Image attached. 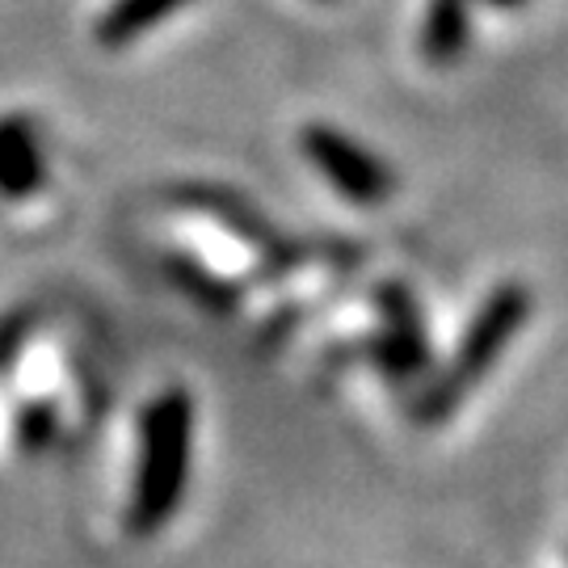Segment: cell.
<instances>
[{"instance_id":"1","label":"cell","mask_w":568,"mask_h":568,"mask_svg":"<svg viewBox=\"0 0 568 568\" xmlns=\"http://www.w3.org/2000/svg\"><path fill=\"white\" fill-rule=\"evenodd\" d=\"M304 152L307 161L316 164L349 203L371 206V203H384L387 194H392V173L366 152L363 143L342 135L337 126H325V122L304 126Z\"/></svg>"},{"instance_id":"2","label":"cell","mask_w":568,"mask_h":568,"mask_svg":"<svg viewBox=\"0 0 568 568\" xmlns=\"http://www.w3.org/2000/svg\"><path fill=\"white\" fill-rule=\"evenodd\" d=\"M471 42V4L467 0H429L422 21V55L434 68H450Z\"/></svg>"},{"instance_id":"3","label":"cell","mask_w":568,"mask_h":568,"mask_svg":"<svg viewBox=\"0 0 568 568\" xmlns=\"http://www.w3.org/2000/svg\"><path fill=\"white\" fill-rule=\"evenodd\" d=\"M39 135L34 126L18 114L0 119V190L4 194H26L30 185H39Z\"/></svg>"},{"instance_id":"4","label":"cell","mask_w":568,"mask_h":568,"mask_svg":"<svg viewBox=\"0 0 568 568\" xmlns=\"http://www.w3.org/2000/svg\"><path fill=\"white\" fill-rule=\"evenodd\" d=\"M182 4L185 0H119L102 18V26H98V39L105 47H122V42L140 39L148 26L164 21L173 9H182Z\"/></svg>"},{"instance_id":"5","label":"cell","mask_w":568,"mask_h":568,"mask_svg":"<svg viewBox=\"0 0 568 568\" xmlns=\"http://www.w3.org/2000/svg\"><path fill=\"white\" fill-rule=\"evenodd\" d=\"M488 4H493V9H523L527 0H488Z\"/></svg>"}]
</instances>
